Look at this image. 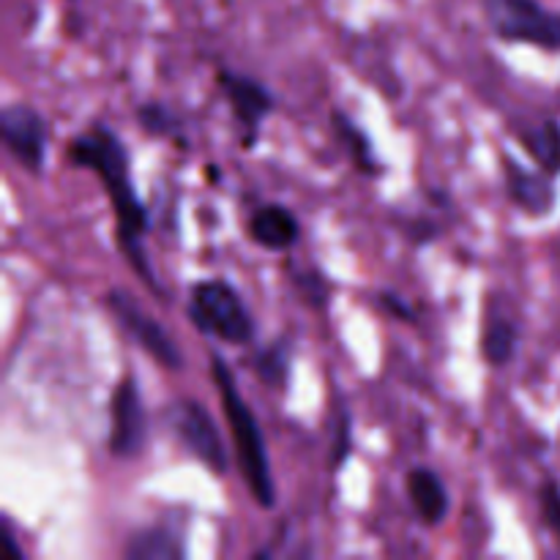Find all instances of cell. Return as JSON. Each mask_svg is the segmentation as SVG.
I'll use <instances>...</instances> for the list:
<instances>
[{
  "label": "cell",
  "mask_w": 560,
  "mask_h": 560,
  "mask_svg": "<svg viewBox=\"0 0 560 560\" xmlns=\"http://www.w3.org/2000/svg\"><path fill=\"white\" fill-rule=\"evenodd\" d=\"M353 454V413L348 408H342L334 419V441H331V459H328V468L337 474L345 463Z\"/></svg>",
  "instance_id": "cell-20"
},
{
  "label": "cell",
  "mask_w": 560,
  "mask_h": 560,
  "mask_svg": "<svg viewBox=\"0 0 560 560\" xmlns=\"http://www.w3.org/2000/svg\"><path fill=\"white\" fill-rule=\"evenodd\" d=\"M124 558L129 560H180L186 558V539L180 530L170 525H148L135 530L124 547Z\"/></svg>",
  "instance_id": "cell-13"
},
{
  "label": "cell",
  "mask_w": 560,
  "mask_h": 560,
  "mask_svg": "<svg viewBox=\"0 0 560 560\" xmlns=\"http://www.w3.org/2000/svg\"><path fill=\"white\" fill-rule=\"evenodd\" d=\"M164 421H167L170 432L178 438V443L191 457L200 459L213 476H228V448H224L217 421L208 413L206 405L197 402V399L180 397L164 408Z\"/></svg>",
  "instance_id": "cell-5"
},
{
  "label": "cell",
  "mask_w": 560,
  "mask_h": 560,
  "mask_svg": "<svg viewBox=\"0 0 560 560\" xmlns=\"http://www.w3.org/2000/svg\"><path fill=\"white\" fill-rule=\"evenodd\" d=\"M503 175H506V195L520 211L528 217H547L556 206V186H552V175L545 170H530L514 162L512 156H503Z\"/></svg>",
  "instance_id": "cell-10"
},
{
  "label": "cell",
  "mask_w": 560,
  "mask_h": 560,
  "mask_svg": "<svg viewBox=\"0 0 560 560\" xmlns=\"http://www.w3.org/2000/svg\"><path fill=\"white\" fill-rule=\"evenodd\" d=\"M290 279H293L295 290H299V295L304 299V304H310L312 310H326V306L331 304V284H328V279L323 277L317 268L293 271Z\"/></svg>",
  "instance_id": "cell-19"
},
{
  "label": "cell",
  "mask_w": 560,
  "mask_h": 560,
  "mask_svg": "<svg viewBox=\"0 0 560 560\" xmlns=\"http://www.w3.org/2000/svg\"><path fill=\"white\" fill-rule=\"evenodd\" d=\"M520 326L509 317H492L481 334V355L490 366H506L517 355Z\"/></svg>",
  "instance_id": "cell-18"
},
{
  "label": "cell",
  "mask_w": 560,
  "mask_h": 560,
  "mask_svg": "<svg viewBox=\"0 0 560 560\" xmlns=\"http://www.w3.org/2000/svg\"><path fill=\"white\" fill-rule=\"evenodd\" d=\"M186 317L197 331L224 345H249L257 337L255 317L244 295L222 277L200 279L191 284Z\"/></svg>",
  "instance_id": "cell-3"
},
{
  "label": "cell",
  "mask_w": 560,
  "mask_h": 560,
  "mask_svg": "<svg viewBox=\"0 0 560 560\" xmlns=\"http://www.w3.org/2000/svg\"><path fill=\"white\" fill-rule=\"evenodd\" d=\"M249 370L273 392H288L293 375V342L288 337H277L273 342L257 348L249 359Z\"/></svg>",
  "instance_id": "cell-15"
},
{
  "label": "cell",
  "mask_w": 560,
  "mask_h": 560,
  "mask_svg": "<svg viewBox=\"0 0 560 560\" xmlns=\"http://www.w3.org/2000/svg\"><path fill=\"white\" fill-rule=\"evenodd\" d=\"M137 124H140V129L145 131L148 137H156V140H170V142H175V145L186 148L184 120H180V115L175 113L170 104L156 102V98L140 104V107H137Z\"/></svg>",
  "instance_id": "cell-17"
},
{
  "label": "cell",
  "mask_w": 560,
  "mask_h": 560,
  "mask_svg": "<svg viewBox=\"0 0 560 560\" xmlns=\"http://www.w3.org/2000/svg\"><path fill=\"white\" fill-rule=\"evenodd\" d=\"M0 137L9 156L25 173L44 175L49 151V120L25 102L5 104L0 109Z\"/></svg>",
  "instance_id": "cell-8"
},
{
  "label": "cell",
  "mask_w": 560,
  "mask_h": 560,
  "mask_svg": "<svg viewBox=\"0 0 560 560\" xmlns=\"http://www.w3.org/2000/svg\"><path fill=\"white\" fill-rule=\"evenodd\" d=\"M481 11L501 42L560 52V11L547 9L539 0H481Z\"/></svg>",
  "instance_id": "cell-4"
},
{
  "label": "cell",
  "mask_w": 560,
  "mask_h": 560,
  "mask_svg": "<svg viewBox=\"0 0 560 560\" xmlns=\"http://www.w3.org/2000/svg\"><path fill=\"white\" fill-rule=\"evenodd\" d=\"M541 517H545L547 528L560 539V485L556 479H547L539 490Z\"/></svg>",
  "instance_id": "cell-21"
},
{
  "label": "cell",
  "mask_w": 560,
  "mask_h": 560,
  "mask_svg": "<svg viewBox=\"0 0 560 560\" xmlns=\"http://www.w3.org/2000/svg\"><path fill=\"white\" fill-rule=\"evenodd\" d=\"M246 233L262 249L290 252L301 241V222L282 202H266L252 211Z\"/></svg>",
  "instance_id": "cell-12"
},
{
  "label": "cell",
  "mask_w": 560,
  "mask_h": 560,
  "mask_svg": "<svg viewBox=\"0 0 560 560\" xmlns=\"http://www.w3.org/2000/svg\"><path fill=\"white\" fill-rule=\"evenodd\" d=\"M438 235V224H432V222H427V219H419V222L413 224V228H410V238L416 241V244H427V241H432Z\"/></svg>",
  "instance_id": "cell-23"
},
{
  "label": "cell",
  "mask_w": 560,
  "mask_h": 560,
  "mask_svg": "<svg viewBox=\"0 0 560 560\" xmlns=\"http://www.w3.org/2000/svg\"><path fill=\"white\" fill-rule=\"evenodd\" d=\"M211 377L217 383L219 399H222L224 421H228L230 441H233L235 459H238L241 476H244L246 487H249L252 498L260 509L277 506V481L271 474V459H268L266 435L257 421L255 410L244 399V394L235 386L233 370L228 361L211 350Z\"/></svg>",
  "instance_id": "cell-2"
},
{
  "label": "cell",
  "mask_w": 560,
  "mask_h": 560,
  "mask_svg": "<svg viewBox=\"0 0 560 560\" xmlns=\"http://www.w3.org/2000/svg\"><path fill=\"white\" fill-rule=\"evenodd\" d=\"M377 304L383 306V310L388 312V315H394L397 320H405V323H413L416 320V310L408 304V301L402 299L399 293H394V290H381L377 293Z\"/></svg>",
  "instance_id": "cell-22"
},
{
  "label": "cell",
  "mask_w": 560,
  "mask_h": 560,
  "mask_svg": "<svg viewBox=\"0 0 560 560\" xmlns=\"http://www.w3.org/2000/svg\"><path fill=\"white\" fill-rule=\"evenodd\" d=\"M331 126L359 173L370 175V178L383 175V162L377 159L375 142H372V137L350 115H345L342 109H331Z\"/></svg>",
  "instance_id": "cell-14"
},
{
  "label": "cell",
  "mask_w": 560,
  "mask_h": 560,
  "mask_svg": "<svg viewBox=\"0 0 560 560\" xmlns=\"http://www.w3.org/2000/svg\"><path fill=\"white\" fill-rule=\"evenodd\" d=\"M104 306H107L109 315L115 317V323L135 339V345L142 353L151 355L156 364H162L164 370L170 372L184 370V353H180L178 342L170 337V331L156 320V317L148 315V312L142 310L140 301H137L129 290L113 288L104 295Z\"/></svg>",
  "instance_id": "cell-6"
},
{
  "label": "cell",
  "mask_w": 560,
  "mask_h": 560,
  "mask_svg": "<svg viewBox=\"0 0 560 560\" xmlns=\"http://www.w3.org/2000/svg\"><path fill=\"white\" fill-rule=\"evenodd\" d=\"M148 446V410L142 402L140 383L131 372H126L113 388L109 397V435L107 452L115 459H137L142 457Z\"/></svg>",
  "instance_id": "cell-7"
},
{
  "label": "cell",
  "mask_w": 560,
  "mask_h": 560,
  "mask_svg": "<svg viewBox=\"0 0 560 560\" xmlns=\"http://www.w3.org/2000/svg\"><path fill=\"white\" fill-rule=\"evenodd\" d=\"M523 145L528 156L534 159L536 167L545 170L547 175L558 178L560 175V120L547 118L539 126L523 135Z\"/></svg>",
  "instance_id": "cell-16"
},
{
  "label": "cell",
  "mask_w": 560,
  "mask_h": 560,
  "mask_svg": "<svg viewBox=\"0 0 560 560\" xmlns=\"http://www.w3.org/2000/svg\"><path fill=\"white\" fill-rule=\"evenodd\" d=\"M217 85L224 93V98H228V107L233 113L235 124L241 126V142H244L246 151H252L257 137H260L262 124H266V118L277 107V98L268 91L266 82L255 80V77L244 74V71L219 69Z\"/></svg>",
  "instance_id": "cell-9"
},
{
  "label": "cell",
  "mask_w": 560,
  "mask_h": 560,
  "mask_svg": "<svg viewBox=\"0 0 560 560\" xmlns=\"http://www.w3.org/2000/svg\"><path fill=\"white\" fill-rule=\"evenodd\" d=\"M66 156H69L74 167L91 170L102 180L104 191H107L109 202H113L115 241H118L126 262H129L131 271L140 277V282L151 293H156L162 301L167 299L156 273H153L151 262H148L145 246H142V238L151 230V217H148L145 202L137 195L135 178H131L129 148L120 140L118 131L104 124L91 126V129L71 137Z\"/></svg>",
  "instance_id": "cell-1"
},
{
  "label": "cell",
  "mask_w": 560,
  "mask_h": 560,
  "mask_svg": "<svg viewBox=\"0 0 560 560\" xmlns=\"http://www.w3.org/2000/svg\"><path fill=\"white\" fill-rule=\"evenodd\" d=\"M405 492H408V501L413 506L416 517L424 525H430V528H438L448 517L452 498H448L446 481L430 465H413L408 470V476H405Z\"/></svg>",
  "instance_id": "cell-11"
},
{
  "label": "cell",
  "mask_w": 560,
  "mask_h": 560,
  "mask_svg": "<svg viewBox=\"0 0 560 560\" xmlns=\"http://www.w3.org/2000/svg\"><path fill=\"white\" fill-rule=\"evenodd\" d=\"M0 536H3L5 552H9L11 558H14V560L25 558V552H22V547L16 545V536H14V530H11V523H9V520H5V517H3V534H0Z\"/></svg>",
  "instance_id": "cell-24"
}]
</instances>
